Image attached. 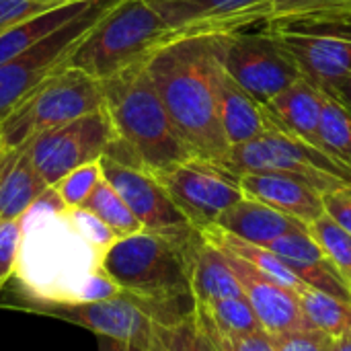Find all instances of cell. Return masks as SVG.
Listing matches in <instances>:
<instances>
[{"label":"cell","instance_id":"obj_1","mask_svg":"<svg viewBox=\"0 0 351 351\" xmlns=\"http://www.w3.org/2000/svg\"><path fill=\"white\" fill-rule=\"evenodd\" d=\"M103 253L74 228L68 208L49 187L23 216L12 271L14 294L39 300H105L119 288L101 269Z\"/></svg>","mask_w":351,"mask_h":351},{"label":"cell","instance_id":"obj_2","mask_svg":"<svg viewBox=\"0 0 351 351\" xmlns=\"http://www.w3.org/2000/svg\"><path fill=\"white\" fill-rule=\"evenodd\" d=\"M222 41L224 33L179 35L146 60L160 101L191 156L220 167L230 152L218 111Z\"/></svg>","mask_w":351,"mask_h":351},{"label":"cell","instance_id":"obj_3","mask_svg":"<svg viewBox=\"0 0 351 351\" xmlns=\"http://www.w3.org/2000/svg\"><path fill=\"white\" fill-rule=\"evenodd\" d=\"M195 237L197 230L185 239L142 230L117 239L103 253L101 269L154 323H177L195 308L189 282V247Z\"/></svg>","mask_w":351,"mask_h":351},{"label":"cell","instance_id":"obj_4","mask_svg":"<svg viewBox=\"0 0 351 351\" xmlns=\"http://www.w3.org/2000/svg\"><path fill=\"white\" fill-rule=\"evenodd\" d=\"M101 86L115 140L128 150L134 167L160 175L191 158L160 101L146 62L101 80Z\"/></svg>","mask_w":351,"mask_h":351},{"label":"cell","instance_id":"obj_5","mask_svg":"<svg viewBox=\"0 0 351 351\" xmlns=\"http://www.w3.org/2000/svg\"><path fill=\"white\" fill-rule=\"evenodd\" d=\"M175 37L177 33L148 0H117L76 43L66 66L101 82L146 62Z\"/></svg>","mask_w":351,"mask_h":351},{"label":"cell","instance_id":"obj_6","mask_svg":"<svg viewBox=\"0 0 351 351\" xmlns=\"http://www.w3.org/2000/svg\"><path fill=\"white\" fill-rule=\"evenodd\" d=\"M103 109V86L72 66H60L0 119V152L19 150L33 136Z\"/></svg>","mask_w":351,"mask_h":351},{"label":"cell","instance_id":"obj_7","mask_svg":"<svg viewBox=\"0 0 351 351\" xmlns=\"http://www.w3.org/2000/svg\"><path fill=\"white\" fill-rule=\"evenodd\" d=\"M224 169L237 177L243 173L290 175L313 185L321 193L351 183L350 169L333 160L323 150L282 130L271 121V117L267 130L259 138L230 148Z\"/></svg>","mask_w":351,"mask_h":351},{"label":"cell","instance_id":"obj_8","mask_svg":"<svg viewBox=\"0 0 351 351\" xmlns=\"http://www.w3.org/2000/svg\"><path fill=\"white\" fill-rule=\"evenodd\" d=\"M6 311L37 313L66 321L76 327H84L95 335H107L148 351H162L154 321L150 315L130 296L117 294L105 300H39L29 296H16V302L2 304Z\"/></svg>","mask_w":351,"mask_h":351},{"label":"cell","instance_id":"obj_9","mask_svg":"<svg viewBox=\"0 0 351 351\" xmlns=\"http://www.w3.org/2000/svg\"><path fill=\"white\" fill-rule=\"evenodd\" d=\"M117 0H93L70 23L0 64V119L16 107L39 82L66 64L76 43Z\"/></svg>","mask_w":351,"mask_h":351},{"label":"cell","instance_id":"obj_10","mask_svg":"<svg viewBox=\"0 0 351 351\" xmlns=\"http://www.w3.org/2000/svg\"><path fill=\"white\" fill-rule=\"evenodd\" d=\"M222 64L228 76L261 105L302 76L271 29L263 33H245V29L224 33Z\"/></svg>","mask_w":351,"mask_h":351},{"label":"cell","instance_id":"obj_11","mask_svg":"<svg viewBox=\"0 0 351 351\" xmlns=\"http://www.w3.org/2000/svg\"><path fill=\"white\" fill-rule=\"evenodd\" d=\"M113 138L115 132L103 107L74 121L41 132L21 148L27 152L41 179L53 187L76 167L99 160Z\"/></svg>","mask_w":351,"mask_h":351},{"label":"cell","instance_id":"obj_12","mask_svg":"<svg viewBox=\"0 0 351 351\" xmlns=\"http://www.w3.org/2000/svg\"><path fill=\"white\" fill-rule=\"evenodd\" d=\"M154 177L197 230L216 224L224 210L245 197L234 173L197 156H191Z\"/></svg>","mask_w":351,"mask_h":351},{"label":"cell","instance_id":"obj_13","mask_svg":"<svg viewBox=\"0 0 351 351\" xmlns=\"http://www.w3.org/2000/svg\"><path fill=\"white\" fill-rule=\"evenodd\" d=\"M304 78L333 90L351 74V31L315 23H269Z\"/></svg>","mask_w":351,"mask_h":351},{"label":"cell","instance_id":"obj_14","mask_svg":"<svg viewBox=\"0 0 351 351\" xmlns=\"http://www.w3.org/2000/svg\"><path fill=\"white\" fill-rule=\"evenodd\" d=\"M103 179L121 195L144 230L185 239L197 228L175 206L162 183L148 171L101 156Z\"/></svg>","mask_w":351,"mask_h":351},{"label":"cell","instance_id":"obj_15","mask_svg":"<svg viewBox=\"0 0 351 351\" xmlns=\"http://www.w3.org/2000/svg\"><path fill=\"white\" fill-rule=\"evenodd\" d=\"M179 35L232 33L271 21V0H148Z\"/></svg>","mask_w":351,"mask_h":351},{"label":"cell","instance_id":"obj_16","mask_svg":"<svg viewBox=\"0 0 351 351\" xmlns=\"http://www.w3.org/2000/svg\"><path fill=\"white\" fill-rule=\"evenodd\" d=\"M232 274L237 276L243 294L251 302L261 327L271 333H288V331H302V329H313L308 321L304 319L300 304L294 296L292 290L284 288L276 280H271L267 274L259 271L255 265L249 261L222 251Z\"/></svg>","mask_w":351,"mask_h":351},{"label":"cell","instance_id":"obj_17","mask_svg":"<svg viewBox=\"0 0 351 351\" xmlns=\"http://www.w3.org/2000/svg\"><path fill=\"white\" fill-rule=\"evenodd\" d=\"M239 183L247 197H253L304 224H311L325 214L323 193L290 175L243 173L239 175Z\"/></svg>","mask_w":351,"mask_h":351},{"label":"cell","instance_id":"obj_18","mask_svg":"<svg viewBox=\"0 0 351 351\" xmlns=\"http://www.w3.org/2000/svg\"><path fill=\"white\" fill-rule=\"evenodd\" d=\"M263 107L276 125L323 150L319 130L325 109V90L315 82L300 76L276 97H271Z\"/></svg>","mask_w":351,"mask_h":351},{"label":"cell","instance_id":"obj_19","mask_svg":"<svg viewBox=\"0 0 351 351\" xmlns=\"http://www.w3.org/2000/svg\"><path fill=\"white\" fill-rule=\"evenodd\" d=\"M216 226L247 243L261 245V247H267L271 241L288 232L308 230V224L288 214H282L247 195L237 204H232L228 210H224L216 220Z\"/></svg>","mask_w":351,"mask_h":351},{"label":"cell","instance_id":"obj_20","mask_svg":"<svg viewBox=\"0 0 351 351\" xmlns=\"http://www.w3.org/2000/svg\"><path fill=\"white\" fill-rule=\"evenodd\" d=\"M189 282L195 304H212L222 298L243 296V288L224 253L208 243L199 230L189 247Z\"/></svg>","mask_w":351,"mask_h":351},{"label":"cell","instance_id":"obj_21","mask_svg":"<svg viewBox=\"0 0 351 351\" xmlns=\"http://www.w3.org/2000/svg\"><path fill=\"white\" fill-rule=\"evenodd\" d=\"M47 189L23 148L0 152V222L23 218Z\"/></svg>","mask_w":351,"mask_h":351},{"label":"cell","instance_id":"obj_22","mask_svg":"<svg viewBox=\"0 0 351 351\" xmlns=\"http://www.w3.org/2000/svg\"><path fill=\"white\" fill-rule=\"evenodd\" d=\"M218 111L222 132L230 148L259 138L269 125L265 107L257 103L239 82H234L226 70L220 76Z\"/></svg>","mask_w":351,"mask_h":351},{"label":"cell","instance_id":"obj_23","mask_svg":"<svg viewBox=\"0 0 351 351\" xmlns=\"http://www.w3.org/2000/svg\"><path fill=\"white\" fill-rule=\"evenodd\" d=\"M90 2L93 0H80V2H74V4H66V6L47 10L43 14L19 21V23L6 27V29H2L0 31V64L14 58V56H19V53H23L31 45L39 43L41 39H45L53 31H58L60 27L70 23Z\"/></svg>","mask_w":351,"mask_h":351},{"label":"cell","instance_id":"obj_24","mask_svg":"<svg viewBox=\"0 0 351 351\" xmlns=\"http://www.w3.org/2000/svg\"><path fill=\"white\" fill-rule=\"evenodd\" d=\"M294 296L313 329H319L331 337L351 333V304L327 296L311 286L294 292Z\"/></svg>","mask_w":351,"mask_h":351},{"label":"cell","instance_id":"obj_25","mask_svg":"<svg viewBox=\"0 0 351 351\" xmlns=\"http://www.w3.org/2000/svg\"><path fill=\"white\" fill-rule=\"evenodd\" d=\"M319 134L323 152L351 171V109L327 90Z\"/></svg>","mask_w":351,"mask_h":351},{"label":"cell","instance_id":"obj_26","mask_svg":"<svg viewBox=\"0 0 351 351\" xmlns=\"http://www.w3.org/2000/svg\"><path fill=\"white\" fill-rule=\"evenodd\" d=\"M82 208L93 212L101 222H105L117 234V239L132 237L144 230L138 218L128 208V204L121 199V195L105 179L99 181V185L93 189L88 199L82 204Z\"/></svg>","mask_w":351,"mask_h":351},{"label":"cell","instance_id":"obj_27","mask_svg":"<svg viewBox=\"0 0 351 351\" xmlns=\"http://www.w3.org/2000/svg\"><path fill=\"white\" fill-rule=\"evenodd\" d=\"M308 234L351 284V234L327 214L308 224Z\"/></svg>","mask_w":351,"mask_h":351},{"label":"cell","instance_id":"obj_28","mask_svg":"<svg viewBox=\"0 0 351 351\" xmlns=\"http://www.w3.org/2000/svg\"><path fill=\"white\" fill-rule=\"evenodd\" d=\"M206 315L224 331L230 333H255V331H265L247 300V296H232V298H222L212 304H195Z\"/></svg>","mask_w":351,"mask_h":351},{"label":"cell","instance_id":"obj_29","mask_svg":"<svg viewBox=\"0 0 351 351\" xmlns=\"http://www.w3.org/2000/svg\"><path fill=\"white\" fill-rule=\"evenodd\" d=\"M193 315L202 331L210 337V341L218 351H276L274 339L267 331L230 333V331L220 329L199 306L193 308Z\"/></svg>","mask_w":351,"mask_h":351},{"label":"cell","instance_id":"obj_30","mask_svg":"<svg viewBox=\"0 0 351 351\" xmlns=\"http://www.w3.org/2000/svg\"><path fill=\"white\" fill-rule=\"evenodd\" d=\"M154 331L162 351H218L210 341V337L197 325L193 313L171 325L156 323Z\"/></svg>","mask_w":351,"mask_h":351},{"label":"cell","instance_id":"obj_31","mask_svg":"<svg viewBox=\"0 0 351 351\" xmlns=\"http://www.w3.org/2000/svg\"><path fill=\"white\" fill-rule=\"evenodd\" d=\"M101 179H103V169L99 158L82 167H76L74 171L64 175L51 189L66 208H82V204L88 199V195L93 193V189L99 185Z\"/></svg>","mask_w":351,"mask_h":351},{"label":"cell","instance_id":"obj_32","mask_svg":"<svg viewBox=\"0 0 351 351\" xmlns=\"http://www.w3.org/2000/svg\"><path fill=\"white\" fill-rule=\"evenodd\" d=\"M348 6H351V0H271L269 23H292Z\"/></svg>","mask_w":351,"mask_h":351},{"label":"cell","instance_id":"obj_33","mask_svg":"<svg viewBox=\"0 0 351 351\" xmlns=\"http://www.w3.org/2000/svg\"><path fill=\"white\" fill-rule=\"evenodd\" d=\"M68 216H70L74 228L78 230V234L86 243H90L97 251L105 253L117 241V234L105 222H101L93 212L84 210V208H68Z\"/></svg>","mask_w":351,"mask_h":351},{"label":"cell","instance_id":"obj_34","mask_svg":"<svg viewBox=\"0 0 351 351\" xmlns=\"http://www.w3.org/2000/svg\"><path fill=\"white\" fill-rule=\"evenodd\" d=\"M271 335V333H269ZM276 351H331L333 337L319 329H302L271 335Z\"/></svg>","mask_w":351,"mask_h":351},{"label":"cell","instance_id":"obj_35","mask_svg":"<svg viewBox=\"0 0 351 351\" xmlns=\"http://www.w3.org/2000/svg\"><path fill=\"white\" fill-rule=\"evenodd\" d=\"M23 237V218L0 222V288L12 278Z\"/></svg>","mask_w":351,"mask_h":351},{"label":"cell","instance_id":"obj_36","mask_svg":"<svg viewBox=\"0 0 351 351\" xmlns=\"http://www.w3.org/2000/svg\"><path fill=\"white\" fill-rule=\"evenodd\" d=\"M323 206L325 214L351 234V183L323 193Z\"/></svg>","mask_w":351,"mask_h":351},{"label":"cell","instance_id":"obj_37","mask_svg":"<svg viewBox=\"0 0 351 351\" xmlns=\"http://www.w3.org/2000/svg\"><path fill=\"white\" fill-rule=\"evenodd\" d=\"M292 23H315V25H329V27H339V29L351 31V6L341 8V10H331V12L306 16V19L292 21Z\"/></svg>","mask_w":351,"mask_h":351},{"label":"cell","instance_id":"obj_38","mask_svg":"<svg viewBox=\"0 0 351 351\" xmlns=\"http://www.w3.org/2000/svg\"><path fill=\"white\" fill-rule=\"evenodd\" d=\"M125 341L115 339V337H107V335H97V348L99 351H128Z\"/></svg>","mask_w":351,"mask_h":351},{"label":"cell","instance_id":"obj_39","mask_svg":"<svg viewBox=\"0 0 351 351\" xmlns=\"http://www.w3.org/2000/svg\"><path fill=\"white\" fill-rule=\"evenodd\" d=\"M327 93H331L333 97H337L341 103H346L348 107L351 109V74L348 78H343L333 90H327Z\"/></svg>","mask_w":351,"mask_h":351},{"label":"cell","instance_id":"obj_40","mask_svg":"<svg viewBox=\"0 0 351 351\" xmlns=\"http://www.w3.org/2000/svg\"><path fill=\"white\" fill-rule=\"evenodd\" d=\"M331 351H351V333L339 335V337H333Z\"/></svg>","mask_w":351,"mask_h":351},{"label":"cell","instance_id":"obj_41","mask_svg":"<svg viewBox=\"0 0 351 351\" xmlns=\"http://www.w3.org/2000/svg\"><path fill=\"white\" fill-rule=\"evenodd\" d=\"M128 351H148V350H142V348H138V346H132V343H130V346H128Z\"/></svg>","mask_w":351,"mask_h":351}]
</instances>
